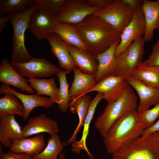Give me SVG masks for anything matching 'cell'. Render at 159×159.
<instances>
[{"label":"cell","instance_id":"obj_1","mask_svg":"<svg viewBox=\"0 0 159 159\" xmlns=\"http://www.w3.org/2000/svg\"><path fill=\"white\" fill-rule=\"evenodd\" d=\"M88 52L97 56L120 40V34L101 18L92 15L80 24L73 25Z\"/></svg>","mask_w":159,"mask_h":159},{"label":"cell","instance_id":"obj_2","mask_svg":"<svg viewBox=\"0 0 159 159\" xmlns=\"http://www.w3.org/2000/svg\"><path fill=\"white\" fill-rule=\"evenodd\" d=\"M133 110L116 121L109 129L104 143L107 153L113 154L125 142L141 136L145 130Z\"/></svg>","mask_w":159,"mask_h":159},{"label":"cell","instance_id":"obj_3","mask_svg":"<svg viewBox=\"0 0 159 159\" xmlns=\"http://www.w3.org/2000/svg\"><path fill=\"white\" fill-rule=\"evenodd\" d=\"M138 98L133 90L128 85L120 97L108 104L94 124L95 127L103 139L110 127L116 121L132 110L137 109Z\"/></svg>","mask_w":159,"mask_h":159},{"label":"cell","instance_id":"obj_4","mask_svg":"<svg viewBox=\"0 0 159 159\" xmlns=\"http://www.w3.org/2000/svg\"><path fill=\"white\" fill-rule=\"evenodd\" d=\"M38 7L34 6L21 11L7 14L13 29L12 62H25L33 58L25 47V33L31 15Z\"/></svg>","mask_w":159,"mask_h":159},{"label":"cell","instance_id":"obj_5","mask_svg":"<svg viewBox=\"0 0 159 159\" xmlns=\"http://www.w3.org/2000/svg\"><path fill=\"white\" fill-rule=\"evenodd\" d=\"M112 154V159H159V153L148 135L128 141Z\"/></svg>","mask_w":159,"mask_h":159},{"label":"cell","instance_id":"obj_6","mask_svg":"<svg viewBox=\"0 0 159 159\" xmlns=\"http://www.w3.org/2000/svg\"><path fill=\"white\" fill-rule=\"evenodd\" d=\"M145 42L143 37L140 38L116 57L113 74L125 77L131 76L138 65L143 61Z\"/></svg>","mask_w":159,"mask_h":159},{"label":"cell","instance_id":"obj_7","mask_svg":"<svg viewBox=\"0 0 159 159\" xmlns=\"http://www.w3.org/2000/svg\"><path fill=\"white\" fill-rule=\"evenodd\" d=\"M135 10L123 0H115L108 7L94 13L112 26L121 35L131 21Z\"/></svg>","mask_w":159,"mask_h":159},{"label":"cell","instance_id":"obj_8","mask_svg":"<svg viewBox=\"0 0 159 159\" xmlns=\"http://www.w3.org/2000/svg\"><path fill=\"white\" fill-rule=\"evenodd\" d=\"M100 10L92 6L87 0H65L54 17L60 23L76 25Z\"/></svg>","mask_w":159,"mask_h":159},{"label":"cell","instance_id":"obj_9","mask_svg":"<svg viewBox=\"0 0 159 159\" xmlns=\"http://www.w3.org/2000/svg\"><path fill=\"white\" fill-rule=\"evenodd\" d=\"M11 64L21 76L28 78L48 77L57 75L60 69L47 59L33 58L25 62L11 61Z\"/></svg>","mask_w":159,"mask_h":159},{"label":"cell","instance_id":"obj_10","mask_svg":"<svg viewBox=\"0 0 159 159\" xmlns=\"http://www.w3.org/2000/svg\"><path fill=\"white\" fill-rule=\"evenodd\" d=\"M57 22L54 16L45 10L38 7L30 16L27 29L37 39L43 40L54 33Z\"/></svg>","mask_w":159,"mask_h":159},{"label":"cell","instance_id":"obj_11","mask_svg":"<svg viewBox=\"0 0 159 159\" xmlns=\"http://www.w3.org/2000/svg\"><path fill=\"white\" fill-rule=\"evenodd\" d=\"M129 85L125 77L113 74L107 75L86 93L97 91L103 94L102 99L107 103L117 100L122 95Z\"/></svg>","mask_w":159,"mask_h":159},{"label":"cell","instance_id":"obj_12","mask_svg":"<svg viewBox=\"0 0 159 159\" xmlns=\"http://www.w3.org/2000/svg\"><path fill=\"white\" fill-rule=\"evenodd\" d=\"M145 30L144 16L141 8L135 10L132 18L120 35L115 52L117 57L132 43L143 37Z\"/></svg>","mask_w":159,"mask_h":159},{"label":"cell","instance_id":"obj_13","mask_svg":"<svg viewBox=\"0 0 159 159\" xmlns=\"http://www.w3.org/2000/svg\"><path fill=\"white\" fill-rule=\"evenodd\" d=\"M6 94L14 95L21 102L25 109L24 115L22 118L24 121L28 119L31 112L34 108L39 107L49 108L55 103L50 98L38 95L36 94L32 95L22 94L17 92L9 86L3 84L0 86V94Z\"/></svg>","mask_w":159,"mask_h":159},{"label":"cell","instance_id":"obj_14","mask_svg":"<svg viewBox=\"0 0 159 159\" xmlns=\"http://www.w3.org/2000/svg\"><path fill=\"white\" fill-rule=\"evenodd\" d=\"M21 130L23 137L27 138L44 132L50 135L58 133L59 129L55 120L43 113L28 119Z\"/></svg>","mask_w":159,"mask_h":159},{"label":"cell","instance_id":"obj_15","mask_svg":"<svg viewBox=\"0 0 159 159\" xmlns=\"http://www.w3.org/2000/svg\"><path fill=\"white\" fill-rule=\"evenodd\" d=\"M125 77L129 85L135 90L139 97L137 111L149 109L151 106L159 103V89L148 86L131 76Z\"/></svg>","mask_w":159,"mask_h":159},{"label":"cell","instance_id":"obj_16","mask_svg":"<svg viewBox=\"0 0 159 159\" xmlns=\"http://www.w3.org/2000/svg\"><path fill=\"white\" fill-rule=\"evenodd\" d=\"M46 39L50 44L51 53L58 60L60 68L71 72L76 66L69 52V45L55 33L48 36Z\"/></svg>","mask_w":159,"mask_h":159},{"label":"cell","instance_id":"obj_17","mask_svg":"<svg viewBox=\"0 0 159 159\" xmlns=\"http://www.w3.org/2000/svg\"><path fill=\"white\" fill-rule=\"evenodd\" d=\"M15 115L0 117V141L6 148H10L15 141L23 138L21 127Z\"/></svg>","mask_w":159,"mask_h":159},{"label":"cell","instance_id":"obj_18","mask_svg":"<svg viewBox=\"0 0 159 159\" xmlns=\"http://www.w3.org/2000/svg\"><path fill=\"white\" fill-rule=\"evenodd\" d=\"M0 82L17 88L22 92H34L33 89L27 83V79L19 74L5 58L2 59L0 64Z\"/></svg>","mask_w":159,"mask_h":159},{"label":"cell","instance_id":"obj_19","mask_svg":"<svg viewBox=\"0 0 159 159\" xmlns=\"http://www.w3.org/2000/svg\"><path fill=\"white\" fill-rule=\"evenodd\" d=\"M141 9L145 23L143 37L145 42H149L154 37V30H159V0H144Z\"/></svg>","mask_w":159,"mask_h":159},{"label":"cell","instance_id":"obj_20","mask_svg":"<svg viewBox=\"0 0 159 159\" xmlns=\"http://www.w3.org/2000/svg\"><path fill=\"white\" fill-rule=\"evenodd\" d=\"M73 70L74 79L69 89L70 100L71 101L85 95L88 91L97 84L95 75L84 73L77 67H75Z\"/></svg>","mask_w":159,"mask_h":159},{"label":"cell","instance_id":"obj_21","mask_svg":"<svg viewBox=\"0 0 159 159\" xmlns=\"http://www.w3.org/2000/svg\"><path fill=\"white\" fill-rule=\"evenodd\" d=\"M68 49L76 67L84 73L95 75L98 66L97 56L69 45Z\"/></svg>","mask_w":159,"mask_h":159},{"label":"cell","instance_id":"obj_22","mask_svg":"<svg viewBox=\"0 0 159 159\" xmlns=\"http://www.w3.org/2000/svg\"><path fill=\"white\" fill-rule=\"evenodd\" d=\"M45 137L39 134L31 138H23L14 142L9 151L15 153H25L32 156L37 155L44 149Z\"/></svg>","mask_w":159,"mask_h":159},{"label":"cell","instance_id":"obj_23","mask_svg":"<svg viewBox=\"0 0 159 159\" xmlns=\"http://www.w3.org/2000/svg\"><path fill=\"white\" fill-rule=\"evenodd\" d=\"M103 94L98 92L96 96L91 100L90 106L84 122V128L81 138L72 143V151L79 154L82 150L85 151L89 156L92 155L89 151L86 144L87 139L89 134L90 123L93 118L97 105L102 99Z\"/></svg>","mask_w":159,"mask_h":159},{"label":"cell","instance_id":"obj_24","mask_svg":"<svg viewBox=\"0 0 159 159\" xmlns=\"http://www.w3.org/2000/svg\"><path fill=\"white\" fill-rule=\"evenodd\" d=\"M120 40L112 44L104 52L97 55L98 66L95 79L97 83L107 75L113 74L116 57L115 51Z\"/></svg>","mask_w":159,"mask_h":159},{"label":"cell","instance_id":"obj_25","mask_svg":"<svg viewBox=\"0 0 159 159\" xmlns=\"http://www.w3.org/2000/svg\"><path fill=\"white\" fill-rule=\"evenodd\" d=\"M91 97L85 95L76 100L72 101L69 104V110L73 114L77 113L79 118L78 124L72 135L67 141L68 144H72L76 140L78 133L83 126L85 119L91 101Z\"/></svg>","mask_w":159,"mask_h":159},{"label":"cell","instance_id":"obj_26","mask_svg":"<svg viewBox=\"0 0 159 159\" xmlns=\"http://www.w3.org/2000/svg\"><path fill=\"white\" fill-rule=\"evenodd\" d=\"M27 80L30 87L36 91L37 95H47L54 103H59V88L54 78L42 79L30 78Z\"/></svg>","mask_w":159,"mask_h":159},{"label":"cell","instance_id":"obj_27","mask_svg":"<svg viewBox=\"0 0 159 159\" xmlns=\"http://www.w3.org/2000/svg\"><path fill=\"white\" fill-rule=\"evenodd\" d=\"M54 33L68 44L88 52L87 46L73 25L58 21L55 28Z\"/></svg>","mask_w":159,"mask_h":159},{"label":"cell","instance_id":"obj_28","mask_svg":"<svg viewBox=\"0 0 159 159\" xmlns=\"http://www.w3.org/2000/svg\"><path fill=\"white\" fill-rule=\"evenodd\" d=\"M131 77L148 86L159 89V67L141 63L134 70Z\"/></svg>","mask_w":159,"mask_h":159},{"label":"cell","instance_id":"obj_29","mask_svg":"<svg viewBox=\"0 0 159 159\" xmlns=\"http://www.w3.org/2000/svg\"><path fill=\"white\" fill-rule=\"evenodd\" d=\"M14 95L6 94L0 98V117L10 115H18L22 118L25 114L24 106Z\"/></svg>","mask_w":159,"mask_h":159},{"label":"cell","instance_id":"obj_30","mask_svg":"<svg viewBox=\"0 0 159 159\" xmlns=\"http://www.w3.org/2000/svg\"><path fill=\"white\" fill-rule=\"evenodd\" d=\"M65 144L61 141L58 133L51 135L46 147L40 153L32 156L33 159H58Z\"/></svg>","mask_w":159,"mask_h":159},{"label":"cell","instance_id":"obj_31","mask_svg":"<svg viewBox=\"0 0 159 159\" xmlns=\"http://www.w3.org/2000/svg\"><path fill=\"white\" fill-rule=\"evenodd\" d=\"M70 73L66 70L60 69L58 73L56 75L59 82V102L58 107L63 113H65L69 107V102L70 96L69 93V85L66 78L67 74Z\"/></svg>","mask_w":159,"mask_h":159},{"label":"cell","instance_id":"obj_32","mask_svg":"<svg viewBox=\"0 0 159 159\" xmlns=\"http://www.w3.org/2000/svg\"><path fill=\"white\" fill-rule=\"evenodd\" d=\"M34 0H0V16L23 11L34 6Z\"/></svg>","mask_w":159,"mask_h":159},{"label":"cell","instance_id":"obj_33","mask_svg":"<svg viewBox=\"0 0 159 159\" xmlns=\"http://www.w3.org/2000/svg\"><path fill=\"white\" fill-rule=\"evenodd\" d=\"M138 118L145 129L151 127L159 117V103L154 107L141 111H137Z\"/></svg>","mask_w":159,"mask_h":159},{"label":"cell","instance_id":"obj_34","mask_svg":"<svg viewBox=\"0 0 159 159\" xmlns=\"http://www.w3.org/2000/svg\"><path fill=\"white\" fill-rule=\"evenodd\" d=\"M65 0H34V5L42 9L54 16Z\"/></svg>","mask_w":159,"mask_h":159},{"label":"cell","instance_id":"obj_35","mask_svg":"<svg viewBox=\"0 0 159 159\" xmlns=\"http://www.w3.org/2000/svg\"><path fill=\"white\" fill-rule=\"evenodd\" d=\"M142 63L147 65L159 67V39L152 45V52L148 58Z\"/></svg>","mask_w":159,"mask_h":159},{"label":"cell","instance_id":"obj_36","mask_svg":"<svg viewBox=\"0 0 159 159\" xmlns=\"http://www.w3.org/2000/svg\"><path fill=\"white\" fill-rule=\"evenodd\" d=\"M92 7L97 8L100 10L104 9L111 4L114 0H87Z\"/></svg>","mask_w":159,"mask_h":159},{"label":"cell","instance_id":"obj_37","mask_svg":"<svg viewBox=\"0 0 159 159\" xmlns=\"http://www.w3.org/2000/svg\"><path fill=\"white\" fill-rule=\"evenodd\" d=\"M2 159H33L32 156L26 153H17L9 151L5 153Z\"/></svg>","mask_w":159,"mask_h":159},{"label":"cell","instance_id":"obj_38","mask_svg":"<svg viewBox=\"0 0 159 159\" xmlns=\"http://www.w3.org/2000/svg\"><path fill=\"white\" fill-rule=\"evenodd\" d=\"M123 1L127 5L134 10L141 8L143 2V0H123Z\"/></svg>","mask_w":159,"mask_h":159},{"label":"cell","instance_id":"obj_39","mask_svg":"<svg viewBox=\"0 0 159 159\" xmlns=\"http://www.w3.org/2000/svg\"><path fill=\"white\" fill-rule=\"evenodd\" d=\"M155 132H159V119L151 127L145 129L142 136H147Z\"/></svg>","mask_w":159,"mask_h":159},{"label":"cell","instance_id":"obj_40","mask_svg":"<svg viewBox=\"0 0 159 159\" xmlns=\"http://www.w3.org/2000/svg\"><path fill=\"white\" fill-rule=\"evenodd\" d=\"M148 135L152 143L159 153V132H155Z\"/></svg>","mask_w":159,"mask_h":159},{"label":"cell","instance_id":"obj_41","mask_svg":"<svg viewBox=\"0 0 159 159\" xmlns=\"http://www.w3.org/2000/svg\"><path fill=\"white\" fill-rule=\"evenodd\" d=\"M9 21V19L8 16H4L0 17V34H1L4 28L7 25L8 21Z\"/></svg>","mask_w":159,"mask_h":159},{"label":"cell","instance_id":"obj_42","mask_svg":"<svg viewBox=\"0 0 159 159\" xmlns=\"http://www.w3.org/2000/svg\"><path fill=\"white\" fill-rule=\"evenodd\" d=\"M2 144L0 143V159H2L5 153H4Z\"/></svg>","mask_w":159,"mask_h":159},{"label":"cell","instance_id":"obj_43","mask_svg":"<svg viewBox=\"0 0 159 159\" xmlns=\"http://www.w3.org/2000/svg\"><path fill=\"white\" fill-rule=\"evenodd\" d=\"M59 159H65V155L64 153H63L61 152L59 155Z\"/></svg>","mask_w":159,"mask_h":159},{"label":"cell","instance_id":"obj_44","mask_svg":"<svg viewBox=\"0 0 159 159\" xmlns=\"http://www.w3.org/2000/svg\"><path fill=\"white\" fill-rule=\"evenodd\" d=\"M90 159H95L94 156L92 155L89 156Z\"/></svg>","mask_w":159,"mask_h":159}]
</instances>
